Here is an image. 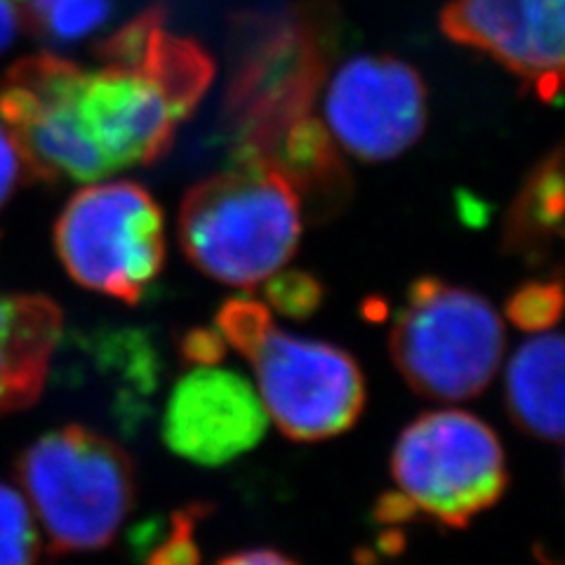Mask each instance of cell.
<instances>
[{"label": "cell", "mask_w": 565, "mask_h": 565, "mask_svg": "<svg viewBox=\"0 0 565 565\" xmlns=\"http://www.w3.org/2000/svg\"><path fill=\"white\" fill-rule=\"evenodd\" d=\"M55 245L83 288L137 305L163 269V212L137 182L90 184L64 205Z\"/></svg>", "instance_id": "52a82bcc"}, {"label": "cell", "mask_w": 565, "mask_h": 565, "mask_svg": "<svg viewBox=\"0 0 565 565\" xmlns=\"http://www.w3.org/2000/svg\"><path fill=\"white\" fill-rule=\"evenodd\" d=\"M17 20L43 41L74 43L102 29L111 0H10Z\"/></svg>", "instance_id": "2e32d148"}, {"label": "cell", "mask_w": 565, "mask_h": 565, "mask_svg": "<svg viewBox=\"0 0 565 565\" xmlns=\"http://www.w3.org/2000/svg\"><path fill=\"white\" fill-rule=\"evenodd\" d=\"M177 224L193 267L226 286L255 288L297 253L302 203L276 168L236 161L186 191Z\"/></svg>", "instance_id": "6da1fadb"}, {"label": "cell", "mask_w": 565, "mask_h": 565, "mask_svg": "<svg viewBox=\"0 0 565 565\" xmlns=\"http://www.w3.org/2000/svg\"><path fill=\"white\" fill-rule=\"evenodd\" d=\"M563 151L550 156L530 170L523 189L509 210L504 245L509 253L525 257L544 255L563 234Z\"/></svg>", "instance_id": "9a60e30c"}, {"label": "cell", "mask_w": 565, "mask_h": 565, "mask_svg": "<svg viewBox=\"0 0 565 565\" xmlns=\"http://www.w3.org/2000/svg\"><path fill=\"white\" fill-rule=\"evenodd\" d=\"M180 353L191 365H215L226 356V342L215 330L193 328L184 334Z\"/></svg>", "instance_id": "7402d4cb"}, {"label": "cell", "mask_w": 565, "mask_h": 565, "mask_svg": "<svg viewBox=\"0 0 565 565\" xmlns=\"http://www.w3.org/2000/svg\"><path fill=\"white\" fill-rule=\"evenodd\" d=\"M392 476L415 516L446 527H467L500 502L509 483L498 434L465 411L427 413L405 427Z\"/></svg>", "instance_id": "8992f818"}, {"label": "cell", "mask_w": 565, "mask_h": 565, "mask_svg": "<svg viewBox=\"0 0 565 565\" xmlns=\"http://www.w3.org/2000/svg\"><path fill=\"white\" fill-rule=\"evenodd\" d=\"M39 552L41 540L26 500L0 483V565H33Z\"/></svg>", "instance_id": "ac0fdd59"}, {"label": "cell", "mask_w": 565, "mask_h": 565, "mask_svg": "<svg viewBox=\"0 0 565 565\" xmlns=\"http://www.w3.org/2000/svg\"><path fill=\"white\" fill-rule=\"evenodd\" d=\"M561 280H533L521 286L507 302L509 321L525 332H546L561 321Z\"/></svg>", "instance_id": "d6986e66"}, {"label": "cell", "mask_w": 565, "mask_h": 565, "mask_svg": "<svg viewBox=\"0 0 565 565\" xmlns=\"http://www.w3.org/2000/svg\"><path fill=\"white\" fill-rule=\"evenodd\" d=\"M62 338V311L41 295L0 292V415L41 396Z\"/></svg>", "instance_id": "4fadbf2b"}, {"label": "cell", "mask_w": 565, "mask_h": 565, "mask_svg": "<svg viewBox=\"0 0 565 565\" xmlns=\"http://www.w3.org/2000/svg\"><path fill=\"white\" fill-rule=\"evenodd\" d=\"M427 118V85L398 57H353L328 85L330 135L361 161L382 163L405 153L424 135Z\"/></svg>", "instance_id": "ba28073f"}, {"label": "cell", "mask_w": 565, "mask_h": 565, "mask_svg": "<svg viewBox=\"0 0 565 565\" xmlns=\"http://www.w3.org/2000/svg\"><path fill=\"white\" fill-rule=\"evenodd\" d=\"M166 10L149 8L99 43L104 64L137 66L161 87L174 114L184 120L196 109L215 76L207 52L191 39H180L163 29Z\"/></svg>", "instance_id": "7c38bea8"}, {"label": "cell", "mask_w": 565, "mask_h": 565, "mask_svg": "<svg viewBox=\"0 0 565 565\" xmlns=\"http://www.w3.org/2000/svg\"><path fill=\"white\" fill-rule=\"evenodd\" d=\"M392 359L419 396L467 401L486 392L504 356V326L486 297L424 276L392 328Z\"/></svg>", "instance_id": "277c9868"}, {"label": "cell", "mask_w": 565, "mask_h": 565, "mask_svg": "<svg viewBox=\"0 0 565 565\" xmlns=\"http://www.w3.org/2000/svg\"><path fill=\"white\" fill-rule=\"evenodd\" d=\"M17 33V14L10 6V0H0V52H6Z\"/></svg>", "instance_id": "cb8c5ba5"}, {"label": "cell", "mask_w": 565, "mask_h": 565, "mask_svg": "<svg viewBox=\"0 0 565 565\" xmlns=\"http://www.w3.org/2000/svg\"><path fill=\"white\" fill-rule=\"evenodd\" d=\"M24 177H29V170L20 147H17L10 130L0 120V207L10 201L17 186L24 182Z\"/></svg>", "instance_id": "44dd1931"}, {"label": "cell", "mask_w": 565, "mask_h": 565, "mask_svg": "<svg viewBox=\"0 0 565 565\" xmlns=\"http://www.w3.org/2000/svg\"><path fill=\"white\" fill-rule=\"evenodd\" d=\"M323 282L309 271H276L264 280V299L278 313L305 321L323 305Z\"/></svg>", "instance_id": "ffe728a7"}, {"label": "cell", "mask_w": 565, "mask_h": 565, "mask_svg": "<svg viewBox=\"0 0 565 565\" xmlns=\"http://www.w3.org/2000/svg\"><path fill=\"white\" fill-rule=\"evenodd\" d=\"M217 332L250 361L264 411L286 436L326 440L361 417L365 380L344 349L280 330L267 307L245 297L220 309Z\"/></svg>", "instance_id": "7a4b0ae2"}, {"label": "cell", "mask_w": 565, "mask_h": 565, "mask_svg": "<svg viewBox=\"0 0 565 565\" xmlns=\"http://www.w3.org/2000/svg\"><path fill=\"white\" fill-rule=\"evenodd\" d=\"M565 0H450L440 29L500 62L530 95L558 102L563 83Z\"/></svg>", "instance_id": "9c48e42d"}, {"label": "cell", "mask_w": 565, "mask_h": 565, "mask_svg": "<svg viewBox=\"0 0 565 565\" xmlns=\"http://www.w3.org/2000/svg\"><path fill=\"white\" fill-rule=\"evenodd\" d=\"M74 111L81 132L109 172L161 161L180 122L161 87L141 68L126 64L81 68Z\"/></svg>", "instance_id": "30bf717a"}, {"label": "cell", "mask_w": 565, "mask_h": 565, "mask_svg": "<svg viewBox=\"0 0 565 565\" xmlns=\"http://www.w3.org/2000/svg\"><path fill=\"white\" fill-rule=\"evenodd\" d=\"M507 408L519 427L542 440L563 438V338L523 342L507 367Z\"/></svg>", "instance_id": "5bb4252c"}, {"label": "cell", "mask_w": 565, "mask_h": 565, "mask_svg": "<svg viewBox=\"0 0 565 565\" xmlns=\"http://www.w3.org/2000/svg\"><path fill=\"white\" fill-rule=\"evenodd\" d=\"M217 565H297V563L286 554H278L274 550H253V552L226 556Z\"/></svg>", "instance_id": "603a6c76"}, {"label": "cell", "mask_w": 565, "mask_h": 565, "mask_svg": "<svg viewBox=\"0 0 565 565\" xmlns=\"http://www.w3.org/2000/svg\"><path fill=\"white\" fill-rule=\"evenodd\" d=\"M328 20L307 8L264 20L243 43L226 114L238 141L236 161L269 163L295 122L311 116L328 66Z\"/></svg>", "instance_id": "5b68a950"}, {"label": "cell", "mask_w": 565, "mask_h": 565, "mask_svg": "<svg viewBox=\"0 0 565 565\" xmlns=\"http://www.w3.org/2000/svg\"><path fill=\"white\" fill-rule=\"evenodd\" d=\"M20 479L57 554L109 546L137 492L128 452L81 424L29 446L20 459Z\"/></svg>", "instance_id": "3957f363"}, {"label": "cell", "mask_w": 565, "mask_h": 565, "mask_svg": "<svg viewBox=\"0 0 565 565\" xmlns=\"http://www.w3.org/2000/svg\"><path fill=\"white\" fill-rule=\"evenodd\" d=\"M267 424L257 388L241 373L220 363L193 365L172 386L163 440L193 465L222 467L250 452L267 434Z\"/></svg>", "instance_id": "8fae6325"}, {"label": "cell", "mask_w": 565, "mask_h": 565, "mask_svg": "<svg viewBox=\"0 0 565 565\" xmlns=\"http://www.w3.org/2000/svg\"><path fill=\"white\" fill-rule=\"evenodd\" d=\"M205 516L203 504L174 511L163 527L158 521L139 525L132 546L145 556V565H201L196 525Z\"/></svg>", "instance_id": "e0dca14e"}]
</instances>
